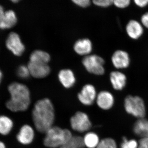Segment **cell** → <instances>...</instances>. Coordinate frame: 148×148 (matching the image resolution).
Instances as JSON below:
<instances>
[{"label": "cell", "instance_id": "obj_1", "mask_svg": "<svg viewBox=\"0 0 148 148\" xmlns=\"http://www.w3.org/2000/svg\"><path fill=\"white\" fill-rule=\"evenodd\" d=\"M32 116L37 130L45 133L53 126L55 119L54 108L50 100L44 98L37 101L32 111Z\"/></svg>", "mask_w": 148, "mask_h": 148}, {"label": "cell", "instance_id": "obj_2", "mask_svg": "<svg viewBox=\"0 0 148 148\" xmlns=\"http://www.w3.org/2000/svg\"><path fill=\"white\" fill-rule=\"evenodd\" d=\"M10 95L5 106L12 112H23L29 108L31 103L30 92L27 86L18 82L10 84L8 87Z\"/></svg>", "mask_w": 148, "mask_h": 148}, {"label": "cell", "instance_id": "obj_3", "mask_svg": "<svg viewBox=\"0 0 148 148\" xmlns=\"http://www.w3.org/2000/svg\"><path fill=\"white\" fill-rule=\"evenodd\" d=\"M43 140L44 145L50 148H61L66 145L73 137L71 132L67 129L52 126L46 132Z\"/></svg>", "mask_w": 148, "mask_h": 148}, {"label": "cell", "instance_id": "obj_4", "mask_svg": "<svg viewBox=\"0 0 148 148\" xmlns=\"http://www.w3.org/2000/svg\"><path fill=\"white\" fill-rule=\"evenodd\" d=\"M124 106L126 112L135 117L143 118L145 115V104L140 97L128 95L125 100Z\"/></svg>", "mask_w": 148, "mask_h": 148}, {"label": "cell", "instance_id": "obj_5", "mask_svg": "<svg viewBox=\"0 0 148 148\" xmlns=\"http://www.w3.org/2000/svg\"><path fill=\"white\" fill-rule=\"evenodd\" d=\"M82 64L88 71L98 75L105 73V61L101 56L96 55L87 56L83 59Z\"/></svg>", "mask_w": 148, "mask_h": 148}, {"label": "cell", "instance_id": "obj_6", "mask_svg": "<svg viewBox=\"0 0 148 148\" xmlns=\"http://www.w3.org/2000/svg\"><path fill=\"white\" fill-rule=\"evenodd\" d=\"M70 123L72 129L81 133L88 131L92 125L88 116L82 112L76 113L71 118Z\"/></svg>", "mask_w": 148, "mask_h": 148}, {"label": "cell", "instance_id": "obj_7", "mask_svg": "<svg viewBox=\"0 0 148 148\" xmlns=\"http://www.w3.org/2000/svg\"><path fill=\"white\" fill-rule=\"evenodd\" d=\"M6 45L9 50L16 56L22 55L25 49L20 37L14 32H12L9 35L6 41Z\"/></svg>", "mask_w": 148, "mask_h": 148}, {"label": "cell", "instance_id": "obj_8", "mask_svg": "<svg viewBox=\"0 0 148 148\" xmlns=\"http://www.w3.org/2000/svg\"><path fill=\"white\" fill-rule=\"evenodd\" d=\"M95 88L91 84L85 85L78 94L80 102L85 106L92 105L97 97Z\"/></svg>", "mask_w": 148, "mask_h": 148}, {"label": "cell", "instance_id": "obj_9", "mask_svg": "<svg viewBox=\"0 0 148 148\" xmlns=\"http://www.w3.org/2000/svg\"><path fill=\"white\" fill-rule=\"evenodd\" d=\"M17 22V18L13 11H5L0 5V29H10L13 27Z\"/></svg>", "mask_w": 148, "mask_h": 148}, {"label": "cell", "instance_id": "obj_10", "mask_svg": "<svg viewBox=\"0 0 148 148\" xmlns=\"http://www.w3.org/2000/svg\"><path fill=\"white\" fill-rule=\"evenodd\" d=\"M28 67L30 74L37 78H42L47 76L50 72V69L47 64L29 61Z\"/></svg>", "mask_w": 148, "mask_h": 148}, {"label": "cell", "instance_id": "obj_11", "mask_svg": "<svg viewBox=\"0 0 148 148\" xmlns=\"http://www.w3.org/2000/svg\"><path fill=\"white\" fill-rule=\"evenodd\" d=\"M112 61L114 67L116 69H124L129 66L130 59L127 52L119 50L114 52L112 57Z\"/></svg>", "mask_w": 148, "mask_h": 148}, {"label": "cell", "instance_id": "obj_12", "mask_svg": "<svg viewBox=\"0 0 148 148\" xmlns=\"http://www.w3.org/2000/svg\"><path fill=\"white\" fill-rule=\"evenodd\" d=\"M35 133L34 129L29 125H24L20 128L16 135V139L23 145H28L34 140Z\"/></svg>", "mask_w": 148, "mask_h": 148}, {"label": "cell", "instance_id": "obj_13", "mask_svg": "<svg viewBox=\"0 0 148 148\" xmlns=\"http://www.w3.org/2000/svg\"><path fill=\"white\" fill-rule=\"evenodd\" d=\"M96 100L98 107L103 110H109L113 106V96L108 91H101L97 95Z\"/></svg>", "mask_w": 148, "mask_h": 148}, {"label": "cell", "instance_id": "obj_14", "mask_svg": "<svg viewBox=\"0 0 148 148\" xmlns=\"http://www.w3.org/2000/svg\"><path fill=\"white\" fill-rule=\"evenodd\" d=\"M58 79L61 84L66 88L73 87L76 82L74 73L70 69H64L59 72Z\"/></svg>", "mask_w": 148, "mask_h": 148}, {"label": "cell", "instance_id": "obj_15", "mask_svg": "<svg viewBox=\"0 0 148 148\" xmlns=\"http://www.w3.org/2000/svg\"><path fill=\"white\" fill-rule=\"evenodd\" d=\"M127 35L130 38L136 40L139 38L143 33V28L141 24L136 20L129 21L126 27Z\"/></svg>", "mask_w": 148, "mask_h": 148}, {"label": "cell", "instance_id": "obj_16", "mask_svg": "<svg viewBox=\"0 0 148 148\" xmlns=\"http://www.w3.org/2000/svg\"><path fill=\"white\" fill-rule=\"evenodd\" d=\"M126 79V76L120 72H112L110 75L111 84L114 89L116 90H121L124 88Z\"/></svg>", "mask_w": 148, "mask_h": 148}, {"label": "cell", "instance_id": "obj_17", "mask_svg": "<svg viewBox=\"0 0 148 148\" xmlns=\"http://www.w3.org/2000/svg\"><path fill=\"white\" fill-rule=\"evenodd\" d=\"M92 42L88 39L84 38L77 41L74 46L75 51L80 55L89 54L92 50Z\"/></svg>", "mask_w": 148, "mask_h": 148}, {"label": "cell", "instance_id": "obj_18", "mask_svg": "<svg viewBox=\"0 0 148 148\" xmlns=\"http://www.w3.org/2000/svg\"><path fill=\"white\" fill-rule=\"evenodd\" d=\"M134 133L142 138H148V120L146 119H139L133 127Z\"/></svg>", "mask_w": 148, "mask_h": 148}, {"label": "cell", "instance_id": "obj_19", "mask_svg": "<svg viewBox=\"0 0 148 148\" xmlns=\"http://www.w3.org/2000/svg\"><path fill=\"white\" fill-rule=\"evenodd\" d=\"M14 123L12 119L5 115H0V135H8L13 129Z\"/></svg>", "mask_w": 148, "mask_h": 148}, {"label": "cell", "instance_id": "obj_20", "mask_svg": "<svg viewBox=\"0 0 148 148\" xmlns=\"http://www.w3.org/2000/svg\"><path fill=\"white\" fill-rule=\"evenodd\" d=\"M50 56L45 51L37 50L32 52L30 57V61L47 64L50 61Z\"/></svg>", "mask_w": 148, "mask_h": 148}, {"label": "cell", "instance_id": "obj_21", "mask_svg": "<svg viewBox=\"0 0 148 148\" xmlns=\"http://www.w3.org/2000/svg\"><path fill=\"white\" fill-rule=\"evenodd\" d=\"M83 139L85 146L88 148H97L100 142L98 135L94 132H88Z\"/></svg>", "mask_w": 148, "mask_h": 148}, {"label": "cell", "instance_id": "obj_22", "mask_svg": "<svg viewBox=\"0 0 148 148\" xmlns=\"http://www.w3.org/2000/svg\"><path fill=\"white\" fill-rule=\"evenodd\" d=\"M64 147L68 148H84L85 146L83 138L79 136H73Z\"/></svg>", "mask_w": 148, "mask_h": 148}, {"label": "cell", "instance_id": "obj_23", "mask_svg": "<svg viewBox=\"0 0 148 148\" xmlns=\"http://www.w3.org/2000/svg\"><path fill=\"white\" fill-rule=\"evenodd\" d=\"M97 148H117V147L113 139L107 138L100 141Z\"/></svg>", "mask_w": 148, "mask_h": 148}, {"label": "cell", "instance_id": "obj_24", "mask_svg": "<svg viewBox=\"0 0 148 148\" xmlns=\"http://www.w3.org/2000/svg\"><path fill=\"white\" fill-rule=\"evenodd\" d=\"M17 74L19 77L22 79H27L31 75L28 66L22 65L18 67L17 71Z\"/></svg>", "mask_w": 148, "mask_h": 148}, {"label": "cell", "instance_id": "obj_25", "mask_svg": "<svg viewBox=\"0 0 148 148\" xmlns=\"http://www.w3.org/2000/svg\"><path fill=\"white\" fill-rule=\"evenodd\" d=\"M93 3L95 5L101 7H108L113 4L112 0H94Z\"/></svg>", "mask_w": 148, "mask_h": 148}, {"label": "cell", "instance_id": "obj_26", "mask_svg": "<svg viewBox=\"0 0 148 148\" xmlns=\"http://www.w3.org/2000/svg\"><path fill=\"white\" fill-rule=\"evenodd\" d=\"M130 0H115L113 1V4L116 7L124 8L127 7L130 4Z\"/></svg>", "mask_w": 148, "mask_h": 148}, {"label": "cell", "instance_id": "obj_27", "mask_svg": "<svg viewBox=\"0 0 148 148\" xmlns=\"http://www.w3.org/2000/svg\"><path fill=\"white\" fill-rule=\"evenodd\" d=\"M73 1L77 5L83 8L87 7L90 4L89 0H74Z\"/></svg>", "mask_w": 148, "mask_h": 148}, {"label": "cell", "instance_id": "obj_28", "mask_svg": "<svg viewBox=\"0 0 148 148\" xmlns=\"http://www.w3.org/2000/svg\"><path fill=\"white\" fill-rule=\"evenodd\" d=\"M137 148H148V138H141Z\"/></svg>", "mask_w": 148, "mask_h": 148}, {"label": "cell", "instance_id": "obj_29", "mask_svg": "<svg viewBox=\"0 0 148 148\" xmlns=\"http://www.w3.org/2000/svg\"><path fill=\"white\" fill-rule=\"evenodd\" d=\"M135 3L141 8L145 7L148 4V0H135Z\"/></svg>", "mask_w": 148, "mask_h": 148}, {"label": "cell", "instance_id": "obj_30", "mask_svg": "<svg viewBox=\"0 0 148 148\" xmlns=\"http://www.w3.org/2000/svg\"><path fill=\"white\" fill-rule=\"evenodd\" d=\"M142 24L146 28L148 29V12L143 14L141 17Z\"/></svg>", "mask_w": 148, "mask_h": 148}, {"label": "cell", "instance_id": "obj_31", "mask_svg": "<svg viewBox=\"0 0 148 148\" xmlns=\"http://www.w3.org/2000/svg\"><path fill=\"white\" fill-rule=\"evenodd\" d=\"M128 140L127 138L124 137L123 139V142L121 145V148H129L128 145Z\"/></svg>", "mask_w": 148, "mask_h": 148}, {"label": "cell", "instance_id": "obj_32", "mask_svg": "<svg viewBox=\"0 0 148 148\" xmlns=\"http://www.w3.org/2000/svg\"><path fill=\"white\" fill-rule=\"evenodd\" d=\"M0 148H6L5 144L2 141H0Z\"/></svg>", "mask_w": 148, "mask_h": 148}, {"label": "cell", "instance_id": "obj_33", "mask_svg": "<svg viewBox=\"0 0 148 148\" xmlns=\"http://www.w3.org/2000/svg\"><path fill=\"white\" fill-rule=\"evenodd\" d=\"M3 75L2 72L0 70V83H1V82L2 79Z\"/></svg>", "mask_w": 148, "mask_h": 148}, {"label": "cell", "instance_id": "obj_34", "mask_svg": "<svg viewBox=\"0 0 148 148\" xmlns=\"http://www.w3.org/2000/svg\"><path fill=\"white\" fill-rule=\"evenodd\" d=\"M12 1L13 3H17L18 2V1H17V0H13V1Z\"/></svg>", "mask_w": 148, "mask_h": 148}, {"label": "cell", "instance_id": "obj_35", "mask_svg": "<svg viewBox=\"0 0 148 148\" xmlns=\"http://www.w3.org/2000/svg\"><path fill=\"white\" fill-rule=\"evenodd\" d=\"M67 148V147H61V148Z\"/></svg>", "mask_w": 148, "mask_h": 148}]
</instances>
